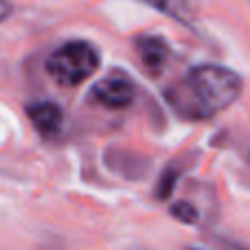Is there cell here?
Instances as JSON below:
<instances>
[{
	"label": "cell",
	"instance_id": "obj_1",
	"mask_svg": "<svg viewBox=\"0 0 250 250\" xmlns=\"http://www.w3.org/2000/svg\"><path fill=\"white\" fill-rule=\"evenodd\" d=\"M244 82L235 70L215 64L193 66L165 90L167 105L185 121H207L239 99Z\"/></svg>",
	"mask_w": 250,
	"mask_h": 250
},
{
	"label": "cell",
	"instance_id": "obj_2",
	"mask_svg": "<svg viewBox=\"0 0 250 250\" xmlns=\"http://www.w3.org/2000/svg\"><path fill=\"white\" fill-rule=\"evenodd\" d=\"M99 51L90 42L73 40V42L62 44L60 48H55L48 55L46 73L55 79V83L73 88L83 83L88 77H92L99 68Z\"/></svg>",
	"mask_w": 250,
	"mask_h": 250
},
{
	"label": "cell",
	"instance_id": "obj_3",
	"mask_svg": "<svg viewBox=\"0 0 250 250\" xmlns=\"http://www.w3.org/2000/svg\"><path fill=\"white\" fill-rule=\"evenodd\" d=\"M136 99V86L123 70H112L92 86L90 101L108 110H123Z\"/></svg>",
	"mask_w": 250,
	"mask_h": 250
},
{
	"label": "cell",
	"instance_id": "obj_4",
	"mask_svg": "<svg viewBox=\"0 0 250 250\" xmlns=\"http://www.w3.org/2000/svg\"><path fill=\"white\" fill-rule=\"evenodd\" d=\"M26 117L42 138H55L64 125V112L55 101H33L26 105Z\"/></svg>",
	"mask_w": 250,
	"mask_h": 250
},
{
	"label": "cell",
	"instance_id": "obj_5",
	"mask_svg": "<svg viewBox=\"0 0 250 250\" xmlns=\"http://www.w3.org/2000/svg\"><path fill=\"white\" fill-rule=\"evenodd\" d=\"M134 51L138 53L143 68L151 75H158L167 66L169 60V44L160 35H138L134 40Z\"/></svg>",
	"mask_w": 250,
	"mask_h": 250
},
{
	"label": "cell",
	"instance_id": "obj_6",
	"mask_svg": "<svg viewBox=\"0 0 250 250\" xmlns=\"http://www.w3.org/2000/svg\"><path fill=\"white\" fill-rule=\"evenodd\" d=\"M145 2L182 24H191L198 16V0H145Z\"/></svg>",
	"mask_w": 250,
	"mask_h": 250
},
{
	"label": "cell",
	"instance_id": "obj_7",
	"mask_svg": "<svg viewBox=\"0 0 250 250\" xmlns=\"http://www.w3.org/2000/svg\"><path fill=\"white\" fill-rule=\"evenodd\" d=\"M176 182H178V169L167 167V169H165V173L160 176V180H158L156 198H158V200H167L169 195L173 193V189H176Z\"/></svg>",
	"mask_w": 250,
	"mask_h": 250
},
{
	"label": "cell",
	"instance_id": "obj_8",
	"mask_svg": "<svg viewBox=\"0 0 250 250\" xmlns=\"http://www.w3.org/2000/svg\"><path fill=\"white\" fill-rule=\"evenodd\" d=\"M171 215L176 217V220L185 222V224H193V222L198 220V211H195V208L191 207L189 202H176V204H171Z\"/></svg>",
	"mask_w": 250,
	"mask_h": 250
},
{
	"label": "cell",
	"instance_id": "obj_9",
	"mask_svg": "<svg viewBox=\"0 0 250 250\" xmlns=\"http://www.w3.org/2000/svg\"><path fill=\"white\" fill-rule=\"evenodd\" d=\"M217 248L220 250H250L248 246H242V244L237 242H230V239H217Z\"/></svg>",
	"mask_w": 250,
	"mask_h": 250
},
{
	"label": "cell",
	"instance_id": "obj_10",
	"mask_svg": "<svg viewBox=\"0 0 250 250\" xmlns=\"http://www.w3.org/2000/svg\"><path fill=\"white\" fill-rule=\"evenodd\" d=\"M11 11H13V9H11V4H9L7 0H0V22H4V20H7V18L11 16Z\"/></svg>",
	"mask_w": 250,
	"mask_h": 250
},
{
	"label": "cell",
	"instance_id": "obj_11",
	"mask_svg": "<svg viewBox=\"0 0 250 250\" xmlns=\"http://www.w3.org/2000/svg\"><path fill=\"white\" fill-rule=\"evenodd\" d=\"M189 250H195V248H189Z\"/></svg>",
	"mask_w": 250,
	"mask_h": 250
}]
</instances>
